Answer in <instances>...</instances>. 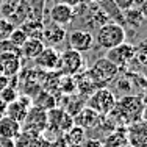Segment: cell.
Segmentation results:
<instances>
[{"instance_id":"3957f363","label":"cell","mask_w":147,"mask_h":147,"mask_svg":"<svg viewBox=\"0 0 147 147\" xmlns=\"http://www.w3.org/2000/svg\"><path fill=\"white\" fill-rule=\"evenodd\" d=\"M116 96L111 89L108 88H99L96 89L92 94L86 99L85 107L94 110L96 113H99L100 116H107L116 105Z\"/></svg>"},{"instance_id":"4316f807","label":"cell","mask_w":147,"mask_h":147,"mask_svg":"<svg viewBox=\"0 0 147 147\" xmlns=\"http://www.w3.org/2000/svg\"><path fill=\"white\" fill-rule=\"evenodd\" d=\"M0 99H2L6 105L14 102V100L17 99L16 88H14V86H5V88H2V91H0Z\"/></svg>"},{"instance_id":"8992f818","label":"cell","mask_w":147,"mask_h":147,"mask_svg":"<svg viewBox=\"0 0 147 147\" xmlns=\"http://www.w3.org/2000/svg\"><path fill=\"white\" fill-rule=\"evenodd\" d=\"M66 42H67V49L75 50L78 53L88 52L94 45V34L88 30L83 28H75L69 33H66Z\"/></svg>"},{"instance_id":"4fadbf2b","label":"cell","mask_w":147,"mask_h":147,"mask_svg":"<svg viewBox=\"0 0 147 147\" xmlns=\"http://www.w3.org/2000/svg\"><path fill=\"white\" fill-rule=\"evenodd\" d=\"M74 80H75V92L78 96H82L83 99H88L91 94L97 89L86 71H82L77 75H74Z\"/></svg>"},{"instance_id":"7c38bea8","label":"cell","mask_w":147,"mask_h":147,"mask_svg":"<svg viewBox=\"0 0 147 147\" xmlns=\"http://www.w3.org/2000/svg\"><path fill=\"white\" fill-rule=\"evenodd\" d=\"M125 135H127L128 146H131V147H146L147 146V131H146L144 121L130 124V127L127 128Z\"/></svg>"},{"instance_id":"30bf717a","label":"cell","mask_w":147,"mask_h":147,"mask_svg":"<svg viewBox=\"0 0 147 147\" xmlns=\"http://www.w3.org/2000/svg\"><path fill=\"white\" fill-rule=\"evenodd\" d=\"M49 19L61 27L69 25L74 22V6L66 3H53V6L49 9Z\"/></svg>"},{"instance_id":"9a60e30c","label":"cell","mask_w":147,"mask_h":147,"mask_svg":"<svg viewBox=\"0 0 147 147\" xmlns=\"http://www.w3.org/2000/svg\"><path fill=\"white\" fill-rule=\"evenodd\" d=\"M124 16V25H128L131 28L138 30L142 27V24L146 22V13L144 9H138V8H130L122 11Z\"/></svg>"},{"instance_id":"7402d4cb","label":"cell","mask_w":147,"mask_h":147,"mask_svg":"<svg viewBox=\"0 0 147 147\" xmlns=\"http://www.w3.org/2000/svg\"><path fill=\"white\" fill-rule=\"evenodd\" d=\"M63 138L66 139V142H67L69 147L82 146L83 141L86 139V130H83L82 127H78V125H74V127L67 133H64V135H63Z\"/></svg>"},{"instance_id":"ba28073f","label":"cell","mask_w":147,"mask_h":147,"mask_svg":"<svg viewBox=\"0 0 147 147\" xmlns=\"http://www.w3.org/2000/svg\"><path fill=\"white\" fill-rule=\"evenodd\" d=\"M66 33L64 27L57 25L53 22L42 24V33H41V41L44 42L45 47H55L57 49L59 44L64 42L66 39Z\"/></svg>"},{"instance_id":"484cf974","label":"cell","mask_w":147,"mask_h":147,"mask_svg":"<svg viewBox=\"0 0 147 147\" xmlns=\"http://www.w3.org/2000/svg\"><path fill=\"white\" fill-rule=\"evenodd\" d=\"M27 38H28V36H27V34L24 33V30L19 27V28H14V30H13L11 33H9V36L6 38V39H8L9 42L14 45V47L20 49V45H22V44L27 41Z\"/></svg>"},{"instance_id":"2e32d148","label":"cell","mask_w":147,"mask_h":147,"mask_svg":"<svg viewBox=\"0 0 147 147\" xmlns=\"http://www.w3.org/2000/svg\"><path fill=\"white\" fill-rule=\"evenodd\" d=\"M20 133V124L16 122L14 119L8 116L0 117V136L8 139H16Z\"/></svg>"},{"instance_id":"277c9868","label":"cell","mask_w":147,"mask_h":147,"mask_svg":"<svg viewBox=\"0 0 147 147\" xmlns=\"http://www.w3.org/2000/svg\"><path fill=\"white\" fill-rule=\"evenodd\" d=\"M45 128H47V111L33 105L27 111V116L24 117V121L20 122V131L41 136Z\"/></svg>"},{"instance_id":"ac0fdd59","label":"cell","mask_w":147,"mask_h":147,"mask_svg":"<svg viewBox=\"0 0 147 147\" xmlns=\"http://www.w3.org/2000/svg\"><path fill=\"white\" fill-rule=\"evenodd\" d=\"M100 6V9H103L105 14L108 16V19L111 22H116L119 25L124 27V16H122V11L116 6V3L113 0H102L100 3H97Z\"/></svg>"},{"instance_id":"74e56055","label":"cell","mask_w":147,"mask_h":147,"mask_svg":"<svg viewBox=\"0 0 147 147\" xmlns=\"http://www.w3.org/2000/svg\"><path fill=\"white\" fill-rule=\"evenodd\" d=\"M2 2H5V0H2Z\"/></svg>"},{"instance_id":"d590c367","label":"cell","mask_w":147,"mask_h":147,"mask_svg":"<svg viewBox=\"0 0 147 147\" xmlns=\"http://www.w3.org/2000/svg\"><path fill=\"white\" fill-rule=\"evenodd\" d=\"M121 147H131V146H128V144H124V146H121Z\"/></svg>"},{"instance_id":"7a4b0ae2","label":"cell","mask_w":147,"mask_h":147,"mask_svg":"<svg viewBox=\"0 0 147 147\" xmlns=\"http://www.w3.org/2000/svg\"><path fill=\"white\" fill-rule=\"evenodd\" d=\"M86 72L91 77L92 83L96 85V88L99 89V88H107V86H110V83L114 82V78L119 74V69L103 57L96 59Z\"/></svg>"},{"instance_id":"8d00e7d4","label":"cell","mask_w":147,"mask_h":147,"mask_svg":"<svg viewBox=\"0 0 147 147\" xmlns=\"http://www.w3.org/2000/svg\"><path fill=\"white\" fill-rule=\"evenodd\" d=\"M74 147H82V146H74Z\"/></svg>"},{"instance_id":"6da1fadb","label":"cell","mask_w":147,"mask_h":147,"mask_svg":"<svg viewBox=\"0 0 147 147\" xmlns=\"http://www.w3.org/2000/svg\"><path fill=\"white\" fill-rule=\"evenodd\" d=\"M125 38H127V31H125L124 27L110 20V22H107L105 25L96 30L94 41L97 42V45L100 49L110 50V49L125 42Z\"/></svg>"},{"instance_id":"1f68e13d","label":"cell","mask_w":147,"mask_h":147,"mask_svg":"<svg viewBox=\"0 0 147 147\" xmlns=\"http://www.w3.org/2000/svg\"><path fill=\"white\" fill-rule=\"evenodd\" d=\"M146 2H147V0H133V8L146 9Z\"/></svg>"},{"instance_id":"f1b7e54d","label":"cell","mask_w":147,"mask_h":147,"mask_svg":"<svg viewBox=\"0 0 147 147\" xmlns=\"http://www.w3.org/2000/svg\"><path fill=\"white\" fill-rule=\"evenodd\" d=\"M116 3V6L121 11H125V9H130L133 8V0H113Z\"/></svg>"},{"instance_id":"603a6c76","label":"cell","mask_w":147,"mask_h":147,"mask_svg":"<svg viewBox=\"0 0 147 147\" xmlns=\"http://www.w3.org/2000/svg\"><path fill=\"white\" fill-rule=\"evenodd\" d=\"M20 28L24 30V33L28 38H38L41 39V33H42V22L33 19H27L25 22L20 24Z\"/></svg>"},{"instance_id":"f546056e","label":"cell","mask_w":147,"mask_h":147,"mask_svg":"<svg viewBox=\"0 0 147 147\" xmlns=\"http://www.w3.org/2000/svg\"><path fill=\"white\" fill-rule=\"evenodd\" d=\"M47 147H69L67 142H66V139L63 138V136H59V138L53 139V141H50L47 144Z\"/></svg>"},{"instance_id":"5b68a950","label":"cell","mask_w":147,"mask_h":147,"mask_svg":"<svg viewBox=\"0 0 147 147\" xmlns=\"http://www.w3.org/2000/svg\"><path fill=\"white\" fill-rule=\"evenodd\" d=\"M85 67V59L82 53L71 49H66L59 53V66H58V74L59 75H77L78 72L83 71Z\"/></svg>"},{"instance_id":"52a82bcc","label":"cell","mask_w":147,"mask_h":147,"mask_svg":"<svg viewBox=\"0 0 147 147\" xmlns=\"http://www.w3.org/2000/svg\"><path fill=\"white\" fill-rule=\"evenodd\" d=\"M133 57H135V45L128 42H122L116 47L110 49V50H107V55H105V58L110 63H113L119 71L122 67H127Z\"/></svg>"},{"instance_id":"d4e9b609","label":"cell","mask_w":147,"mask_h":147,"mask_svg":"<svg viewBox=\"0 0 147 147\" xmlns=\"http://www.w3.org/2000/svg\"><path fill=\"white\" fill-rule=\"evenodd\" d=\"M30 6V19L42 22L44 19V9H45V0H27Z\"/></svg>"},{"instance_id":"4dcf8cb0","label":"cell","mask_w":147,"mask_h":147,"mask_svg":"<svg viewBox=\"0 0 147 147\" xmlns=\"http://www.w3.org/2000/svg\"><path fill=\"white\" fill-rule=\"evenodd\" d=\"M0 147H14V139H8V138L0 136Z\"/></svg>"},{"instance_id":"836d02e7","label":"cell","mask_w":147,"mask_h":147,"mask_svg":"<svg viewBox=\"0 0 147 147\" xmlns=\"http://www.w3.org/2000/svg\"><path fill=\"white\" fill-rule=\"evenodd\" d=\"M5 110H6V103L0 99V117H2V114H5Z\"/></svg>"},{"instance_id":"8fae6325","label":"cell","mask_w":147,"mask_h":147,"mask_svg":"<svg viewBox=\"0 0 147 147\" xmlns=\"http://www.w3.org/2000/svg\"><path fill=\"white\" fill-rule=\"evenodd\" d=\"M102 117L99 113L91 110L88 107H83L78 114L74 116V125H78L83 130H97V127L102 122Z\"/></svg>"},{"instance_id":"ffe728a7","label":"cell","mask_w":147,"mask_h":147,"mask_svg":"<svg viewBox=\"0 0 147 147\" xmlns=\"http://www.w3.org/2000/svg\"><path fill=\"white\" fill-rule=\"evenodd\" d=\"M85 102L86 99H83L82 96H72V94H69V96H66V100H64V105H63V110L66 111L67 114H71L74 117L75 114H78L80 111H82V108L85 107Z\"/></svg>"},{"instance_id":"9c48e42d","label":"cell","mask_w":147,"mask_h":147,"mask_svg":"<svg viewBox=\"0 0 147 147\" xmlns=\"http://www.w3.org/2000/svg\"><path fill=\"white\" fill-rule=\"evenodd\" d=\"M34 64L45 72H58L59 52L55 47H44V50L33 59Z\"/></svg>"},{"instance_id":"d6a6232c","label":"cell","mask_w":147,"mask_h":147,"mask_svg":"<svg viewBox=\"0 0 147 147\" xmlns=\"http://www.w3.org/2000/svg\"><path fill=\"white\" fill-rule=\"evenodd\" d=\"M80 0H55V3H66V5H71V6H75Z\"/></svg>"},{"instance_id":"5bb4252c","label":"cell","mask_w":147,"mask_h":147,"mask_svg":"<svg viewBox=\"0 0 147 147\" xmlns=\"http://www.w3.org/2000/svg\"><path fill=\"white\" fill-rule=\"evenodd\" d=\"M44 42L38 38H27V41L20 45V57L27 59H34L44 50Z\"/></svg>"},{"instance_id":"83f0119b","label":"cell","mask_w":147,"mask_h":147,"mask_svg":"<svg viewBox=\"0 0 147 147\" xmlns=\"http://www.w3.org/2000/svg\"><path fill=\"white\" fill-rule=\"evenodd\" d=\"M14 30V24H11L8 19H0V39H6L9 33Z\"/></svg>"},{"instance_id":"44dd1931","label":"cell","mask_w":147,"mask_h":147,"mask_svg":"<svg viewBox=\"0 0 147 147\" xmlns=\"http://www.w3.org/2000/svg\"><path fill=\"white\" fill-rule=\"evenodd\" d=\"M102 144L105 147H121V146L127 144V135H125V130H122V128L117 127L116 130L110 131L107 136H105Z\"/></svg>"},{"instance_id":"d6986e66","label":"cell","mask_w":147,"mask_h":147,"mask_svg":"<svg viewBox=\"0 0 147 147\" xmlns=\"http://www.w3.org/2000/svg\"><path fill=\"white\" fill-rule=\"evenodd\" d=\"M33 105L38 108H41V110H44V111L53 110V108L58 107L57 99H55L49 91H39V92L33 97Z\"/></svg>"},{"instance_id":"e0dca14e","label":"cell","mask_w":147,"mask_h":147,"mask_svg":"<svg viewBox=\"0 0 147 147\" xmlns=\"http://www.w3.org/2000/svg\"><path fill=\"white\" fill-rule=\"evenodd\" d=\"M49 142L42 138V135H30L20 131L19 136L14 139V147H47Z\"/></svg>"},{"instance_id":"cb8c5ba5","label":"cell","mask_w":147,"mask_h":147,"mask_svg":"<svg viewBox=\"0 0 147 147\" xmlns=\"http://www.w3.org/2000/svg\"><path fill=\"white\" fill-rule=\"evenodd\" d=\"M57 88L63 96L75 94V80L71 75H59L57 82Z\"/></svg>"},{"instance_id":"e575fe53","label":"cell","mask_w":147,"mask_h":147,"mask_svg":"<svg viewBox=\"0 0 147 147\" xmlns=\"http://www.w3.org/2000/svg\"><path fill=\"white\" fill-rule=\"evenodd\" d=\"M89 2H92V3H100L102 0H89Z\"/></svg>"}]
</instances>
